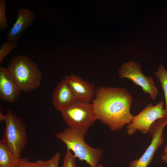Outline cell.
<instances>
[{
  "instance_id": "obj_2",
  "label": "cell",
  "mask_w": 167,
  "mask_h": 167,
  "mask_svg": "<svg viewBox=\"0 0 167 167\" xmlns=\"http://www.w3.org/2000/svg\"><path fill=\"white\" fill-rule=\"evenodd\" d=\"M87 131L69 127L56 133L55 136L65 144L67 149L74 152L75 157L85 161L91 167H98L103 151L100 148L91 147L86 143L84 138Z\"/></svg>"
},
{
  "instance_id": "obj_19",
  "label": "cell",
  "mask_w": 167,
  "mask_h": 167,
  "mask_svg": "<svg viewBox=\"0 0 167 167\" xmlns=\"http://www.w3.org/2000/svg\"><path fill=\"white\" fill-rule=\"evenodd\" d=\"M61 158L59 153H55L50 159V161L48 167H58L59 161Z\"/></svg>"
},
{
  "instance_id": "obj_12",
  "label": "cell",
  "mask_w": 167,
  "mask_h": 167,
  "mask_svg": "<svg viewBox=\"0 0 167 167\" xmlns=\"http://www.w3.org/2000/svg\"><path fill=\"white\" fill-rule=\"evenodd\" d=\"M76 100L65 79H62L54 91L52 97L53 106L60 112L72 104Z\"/></svg>"
},
{
  "instance_id": "obj_16",
  "label": "cell",
  "mask_w": 167,
  "mask_h": 167,
  "mask_svg": "<svg viewBox=\"0 0 167 167\" xmlns=\"http://www.w3.org/2000/svg\"><path fill=\"white\" fill-rule=\"evenodd\" d=\"M17 43L7 41L2 44L0 49V63L8 54L17 46Z\"/></svg>"
},
{
  "instance_id": "obj_7",
  "label": "cell",
  "mask_w": 167,
  "mask_h": 167,
  "mask_svg": "<svg viewBox=\"0 0 167 167\" xmlns=\"http://www.w3.org/2000/svg\"><path fill=\"white\" fill-rule=\"evenodd\" d=\"M119 76L121 79L126 78L130 80L141 87L143 92L148 94L153 101L156 99L159 91L155 86L153 79L143 73L141 66L137 62L131 61L123 63L119 70Z\"/></svg>"
},
{
  "instance_id": "obj_1",
  "label": "cell",
  "mask_w": 167,
  "mask_h": 167,
  "mask_svg": "<svg viewBox=\"0 0 167 167\" xmlns=\"http://www.w3.org/2000/svg\"><path fill=\"white\" fill-rule=\"evenodd\" d=\"M132 103V97L126 89L100 86L96 88L92 103L97 120L115 131L131 121Z\"/></svg>"
},
{
  "instance_id": "obj_3",
  "label": "cell",
  "mask_w": 167,
  "mask_h": 167,
  "mask_svg": "<svg viewBox=\"0 0 167 167\" xmlns=\"http://www.w3.org/2000/svg\"><path fill=\"white\" fill-rule=\"evenodd\" d=\"M7 68L21 91L29 92L40 86L42 73L29 57L16 55L11 58Z\"/></svg>"
},
{
  "instance_id": "obj_18",
  "label": "cell",
  "mask_w": 167,
  "mask_h": 167,
  "mask_svg": "<svg viewBox=\"0 0 167 167\" xmlns=\"http://www.w3.org/2000/svg\"><path fill=\"white\" fill-rule=\"evenodd\" d=\"M76 157L72 153L71 151L67 149L64 158L62 167H75Z\"/></svg>"
},
{
  "instance_id": "obj_14",
  "label": "cell",
  "mask_w": 167,
  "mask_h": 167,
  "mask_svg": "<svg viewBox=\"0 0 167 167\" xmlns=\"http://www.w3.org/2000/svg\"><path fill=\"white\" fill-rule=\"evenodd\" d=\"M154 74L160 81L164 92L165 103V108L164 109L165 117L167 119V70L161 64Z\"/></svg>"
},
{
  "instance_id": "obj_8",
  "label": "cell",
  "mask_w": 167,
  "mask_h": 167,
  "mask_svg": "<svg viewBox=\"0 0 167 167\" xmlns=\"http://www.w3.org/2000/svg\"><path fill=\"white\" fill-rule=\"evenodd\" d=\"M167 125V119L165 117L153 123L149 131L151 143L139 158L130 162V167H147L151 163L155 152L164 142L163 132Z\"/></svg>"
},
{
  "instance_id": "obj_9",
  "label": "cell",
  "mask_w": 167,
  "mask_h": 167,
  "mask_svg": "<svg viewBox=\"0 0 167 167\" xmlns=\"http://www.w3.org/2000/svg\"><path fill=\"white\" fill-rule=\"evenodd\" d=\"M64 79L77 100L90 102L94 98L95 85L74 74L65 75Z\"/></svg>"
},
{
  "instance_id": "obj_15",
  "label": "cell",
  "mask_w": 167,
  "mask_h": 167,
  "mask_svg": "<svg viewBox=\"0 0 167 167\" xmlns=\"http://www.w3.org/2000/svg\"><path fill=\"white\" fill-rule=\"evenodd\" d=\"M50 161V159H39L35 162H32L26 157L21 158L16 167H48Z\"/></svg>"
},
{
  "instance_id": "obj_17",
  "label": "cell",
  "mask_w": 167,
  "mask_h": 167,
  "mask_svg": "<svg viewBox=\"0 0 167 167\" xmlns=\"http://www.w3.org/2000/svg\"><path fill=\"white\" fill-rule=\"evenodd\" d=\"M6 4L5 0H0V31H4L8 27L7 20L6 15Z\"/></svg>"
},
{
  "instance_id": "obj_4",
  "label": "cell",
  "mask_w": 167,
  "mask_h": 167,
  "mask_svg": "<svg viewBox=\"0 0 167 167\" xmlns=\"http://www.w3.org/2000/svg\"><path fill=\"white\" fill-rule=\"evenodd\" d=\"M4 121L6 126L2 138L15 155L20 159L27 142L26 126L10 109Z\"/></svg>"
},
{
  "instance_id": "obj_20",
  "label": "cell",
  "mask_w": 167,
  "mask_h": 167,
  "mask_svg": "<svg viewBox=\"0 0 167 167\" xmlns=\"http://www.w3.org/2000/svg\"><path fill=\"white\" fill-rule=\"evenodd\" d=\"M162 160L167 164V145L165 146L164 150V154L161 156Z\"/></svg>"
},
{
  "instance_id": "obj_22",
  "label": "cell",
  "mask_w": 167,
  "mask_h": 167,
  "mask_svg": "<svg viewBox=\"0 0 167 167\" xmlns=\"http://www.w3.org/2000/svg\"><path fill=\"white\" fill-rule=\"evenodd\" d=\"M98 167H104L101 164H99Z\"/></svg>"
},
{
  "instance_id": "obj_5",
  "label": "cell",
  "mask_w": 167,
  "mask_h": 167,
  "mask_svg": "<svg viewBox=\"0 0 167 167\" xmlns=\"http://www.w3.org/2000/svg\"><path fill=\"white\" fill-rule=\"evenodd\" d=\"M60 113L69 127L78 130L88 131L97 120L90 102L76 100Z\"/></svg>"
},
{
  "instance_id": "obj_11",
  "label": "cell",
  "mask_w": 167,
  "mask_h": 167,
  "mask_svg": "<svg viewBox=\"0 0 167 167\" xmlns=\"http://www.w3.org/2000/svg\"><path fill=\"white\" fill-rule=\"evenodd\" d=\"M21 91L7 68L0 66V99L14 103L19 97Z\"/></svg>"
},
{
  "instance_id": "obj_10",
  "label": "cell",
  "mask_w": 167,
  "mask_h": 167,
  "mask_svg": "<svg viewBox=\"0 0 167 167\" xmlns=\"http://www.w3.org/2000/svg\"><path fill=\"white\" fill-rule=\"evenodd\" d=\"M35 17V14L30 9H19L16 21L6 35L7 41L17 43L22 34L32 25Z\"/></svg>"
},
{
  "instance_id": "obj_13",
  "label": "cell",
  "mask_w": 167,
  "mask_h": 167,
  "mask_svg": "<svg viewBox=\"0 0 167 167\" xmlns=\"http://www.w3.org/2000/svg\"><path fill=\"white\" fill-rule=\"evenodd\" d=\"M20 159L11 151L5 140L2 138L1 139L0 167H16Z\"/></svg>"
},
{
  "instance_id": "obj_6",
  "label": "cell",
  "mask_w": 167,
  "mask_h": 167,
  "mask_svg": "<svg viewBox=\"0 0 167 167\" xmlns=\"http://www.w3.org/2000/svg\"><path fill=\"white\" fill-rule=\"evenodd\" d=\"M163 101L153 105L150 103L138 115L134 116L131 122L127 125L126 132L131 135L137 131L143 134L149 133L150 127L153 123L159 119L165 117Z\"/></svg>"
},
{
  "instance_id": "obj_21",
  "label": "cell",
  "mask_w": 167,
  "mask_h": 167,
  "mask_svg": "<svg viewBox=\"0 0 167 167\" xmlns=\"http://www.w3.org/2000/svg\"><path fill=\"white\" fill-rule=\"evenodd\" d=\"M6 117V115H4L2 112L1 110H0V121L1 122H2L4 121Z\"/></svg>"
}]
</instances>
